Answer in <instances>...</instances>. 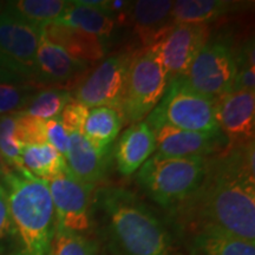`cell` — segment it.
Wrapping results in <instances>:
<instances>
[{"label": "cell", "instance_id": "cell-1", "mask_svg": "<svg viewBox=\"0 0 255 255\" xmlns=\"http://www.w3.org/2000/svg\"><path fill=\"white\" fill-rule=\"evenodd\" d=\"M197 231H218L255 242L254 142L208 161L196 193L176 209Z\"/></svg>", "mask_w": 255, "mask_h": 255}, {"label": "cell", "instance_id": "cell-2", "mask_svg": "<svg viewBox=\"0 0 255 255\" xmlns=\"http://www.w3.org/2000/svg\"><path fill=\"white\" fill-rule=\"evenodd\" d=\"M95 203L117 255H174L164 223L131 191L103 188Z\"/></svg>", "mask_w": 255, "mask_h": 255}, {"label": "cell", "instance_id": "cell-3", "mask_svg": "<svg viewBox=\"0 0 255 255\" xmlns=\"http://www.w3.org/2000/svg\"><path fill=\"white\" fill-rule=\"evenodd\" d=\"M2 180L19 242L14 255H51L56 218L49 182L15 169Z\"/></svg>", "mask_w": 255, "mask_h": 255}, {"label": "cell", "instance_id": "cell-4", "mask_svg": "<svg viewBox=\"0 0 255 255\" xmlns=\"http://www.w3.org/2000/svg\"><path fill=\"white\" fill-rule=\"evenodd\" d=\"M208 161L203 157H169L152 154L138 169L137 182L164 209H177L199 189Z\"/></svg>", "mask_w": 255, "mask_h": 255}, {"label": "cell", "instance_id": "cell-5", "mask_svg": "<svg viewBox=\"0 0 255 255\" xmlns=\"http://www.w3.org/2000/svg\"><path fill=\"white\" fill-rule=\"evenodd\" d=\"M145 122L155 130L162 124L194 132L220 133L216 101L193 90L183 78L169 82L167 90Z\"/></svg>", "mask_w": 255, "mask_h": 255}, {"label": "cell", "instance_id": "cell-6", "mask_svg": "<svg viewBox=\"0 0 255 255\" xmlns=\"http://www.w3.org/2000/svg\"><path fill=\"white\" fill-rule=\"evenodd\" d=\"M168 77L155 46L132 55L121 105L124 122H141L163 98Z\"/></svg>", "mask_w": 255, "mask_h": 255}, {"label": "cell", "instance_id": "cell-7", "mask_svg": "<svg viewBox=\"0 0 255 255\" xmlns=\"http://www.w3.org/2000/svg\"><path fill=\"white\" fill-rule=\"evenodd\" d=\"M237 72V53L232 44L222 38L209 37L181 78L193 90L218 101L232 91Z\"/></svg>", "mask_w": 255, "mask_h": 255}, {"label": "cell", "instance_id": "cell-8", "mask_svg": "<svg viewBox=\"0 0 255 255\" xmlns=\"http://www.w3.org/2000/svg\"><path fill=\"white\" fill-rule=\"evenodd\" d=\"M131 57L129 53H120L103 60L76 87L72 100L89 109L110 107L121 111Z\"/></svg>", "mask_w": 255, "mask_h": 255}, {"label": "cell", "instance_id": "cell-9", "mask_svg": "<svg viewBox=\"0 0 255 255\" xmlns=\"http://www.w3.org/2000/svg\"><path fill=\"white\" fill-rule=\"evenodd\" d=\"M47 182L55 208L56 229L85 234L91 227L94 188L79 182L69 170Z\"/></svg>", "mask_w": 255, "mask_h": 255}, {"label": "cell", "instance_id": "cell-10", "mask_svg": "<svg viewBox=\"0 0 255 255\" xmlns=\"http://www.w3.org/2000/svg\"><path fill=\"white\" fill-rule=\"evenodd\" d=\"M209 37L208 24H175L163 39L154 45L167 73L168 82L186 75Z\"/></svg>", "mask_w": 255, "mask_h": 255}, {"label": "cell", "instance_id": "cell-11", "mask_svg": "<svg viewBox=\"0 0 255 255\" xmlns=\"http://www.w3.org/2000/svg\"><path fill=\"white\" fill-rule=\"evenodd\" d=\"M89 66L90 64L72 58L40 33L36 64L31 79L40 87L43 85L70 91L87 76Z\"/></svg>", "mask_w": 255, "mask_h": 255}, {"label": "cell", "instance_id": "cell-12", "mask_svg": "<svg viewBox=\"0 0 255 255\" xmlns=\"http://www.w3.org/2000/svg\"><path fill=\"white\" fill-rule=\"evenodd\" d=\"M39 39L40 28L8 12H0V55L26 78L33 73Z\"/></svg>", "mask_w": 255, "mask_h": 255}, {"label": "cell", "instance_id": "cell-13", "mask_svg": "<svg viewBox=\"0 0 255 255\" xmlns=\"http://www.w3.org/2000/svg\"><path fill=\"white\" fill-rule=\"evenodd\" d=\"M220 131L228 148L254 142L255 91H231L216 101Z\"/></svg>", "mask_w": 255, "mask_h": 255}, {"label": "cell", "instance_id": "cell-14", "mask_svg": "<svg viewBox=\"0 0 255 255\" xmlns=\"http://www.w3.org/2000/svg\"><path fill=\"white\" fill-rule=\"evenodd\" d=\"M156 152L169 157H203L221 151L227 139L220 133L186 131L162 124L154 130Z\"/></svg>", "mask_w": 255, "mask_h": 255}, {"label": "cell", "instance_id": "cell-15", "mask_svg": "<svg viewBox=\"0 0 255 255\" xmlns=\"http://www.w3.org/2000/svg\"><path fill=\"white\" fill-rule=\"evenodd\" d=\"M173 7L174 1L169 0H138L132 2L129 19L143 49L158 44L174 27Z\"/></svg>", "mask_w": 255, "mask_h": 255}, {"label": "cell", "instance_id": "cell-16", "mask_svg": "<svg viewBox=\"0 0 255 255\" xmlns=\"http://www.w3.org/2000/svg\"><path fill=\"white\" fill-rule=\"evenodd\" d=\"M40 33L50 43L59 46L79 62L87 64L98 62L107 52L105 40L102 38L56 21L41 27Z\"/></svg>", "mask_w": 255, "mask_h": 255}, {"label": "cell", "instance_id": "cell-17", "mask_svg": "<svg viewBox=\"0 0 255 255\" xmlns=\"http://www.w3.org/2000/svg\"><path fill=\"white\" fill-rule=\"evenodd\" d=\"M156 151L155 132L145 121L133 123L120 137L115 150L117 170L124 176L136 173Z\"/></svg>", "mask_w": 255, "mask_h": 255}, {"label": "cell", "instance_id": "cell-18", "mask_svg": "<svg viewBox=\"0 0 255 255\" xmlns=\"http://www.w3.org/2000/svg\"><path fill=\"white\" fill-rule=\"evenodd\" d=\"M105 157L107 155L95 149L83 132L69 133L66 165L70 174L81 183L95 188L104 175Z\"/></svg>", "mask_w": 255, "mask_h": 255}, {"label": "cell", "instance_id": "cell-19", "mask_svg": "<svg viewBox=\"0 0 255 255\" xmlns=\"http://www.w3.org/2000/svg\"><path fill=\"white\" fill-rule=\"evenodd\" d=\"M123 124L124 120L120 110L110 107L91 108L84 124L83 135L95 149L107 155Z\"/></svg>", "mask_w": 255, "mask_h": 255}, {"label": "cell", "instance_id": "cell-20", "mask_svg": "<svg viewBox=\"0 0 255 255\" xmlns=\"http://www.w3.org/2000/svg\"><path fill=\"white\" fill-rule=\"evenodd\" d=\"M55 23V21H53ZM56 23L78 28L105 40L114 32L116 21L104 9L83 5L78 0L68 1L65 9Z\"/></svg>", "mask_w": 255, "mask_h": 255}, {"label": "cell", "instance_id": "cell-21", "mask_svg": "<svg viewBox=\"0 0 255 255\" xmlns=\"http://www.w3.org/2000/svg\"><path fill=\"white\" fill-rule=\"evenodd\" d=\"M194 255H255V242L218 231L194 232Z\"/></svg>", "mask_w": 255, "mask_h": 255}, {"label": "cell", "instance_id": "cell-22", "mask_svg": "<svg viewBox=\"0 0 255 255\" xmlns=\"http://www.w3.org/2000/svg\"><path fill=\"white\" fill-rule=\"evenodd\" d=\"M20 156L24 170L40 180L50 181L68 170L65 157L49 143L24 145Z\"/></svg>", "mask_w": 255, "mask_h": 255}, {"label": "cell", "instance_id": "cell-23", "mask_svg": "<svg viewBox=\"0 0 255 255\" xmlns=\"http://www.w3.org/2000/svg\"><path fill=\"white\" fill-rule=\"evenodd\" d=\"M240 6L227 0H177L174 1L175 24H210Z\"/></svg>", "mask_w": 255, "mask_h": 255}, {"label": "cell", "instance_id": "cell-24", "mask_svg": "<svg viewBox=\"0 0 255 255\" xmlns=\"http://www.w3.org/2000/svg\"><path fill=\"white\" fill-rule=\"evenodd\" d=\"M68 1L64 0H18L5 2L4 11L25 23L41 28L60 17Z\"/></svg>", "mask_w": 255, "mask_h": 255}, {"label": "cell", "instance_id": "cell-25", "mask_svg": "<svg viewBox=\"0 0 255 255\" xmlns=\"http://www.w3.org/2000/svg\"><path fill=\"white\" fill-rule=\"evenodd\" d=\"M71 100V91L57 88H45L34 92L24 111L34 119L46 122L58 119L65 105Z\"/></svg>", "mask_w": 255, "mask_h": 255}, {"label": "cell", "instance_id": "cell-26", "mask_svg": "<svg viewBox=\"0 0 255 255\" xmlns=\"http://www.w3.org/2000/svg\"><path fill=\"white\" fill-rule=\"evenodd\" d=\"M51 255H98V245L87 234L56 229Z\"/></svg>", "mask_w": 255, "mask_h": 255}, {"label": "cell", "instance_id": "cell-27", "mask_svg": "<svg viewBox=\"0 0 255 255\" xmlns=\"http://www.w3.org/2000/svg\"><path fill=\"white\" fill-rule=\"evenodd\" d=\"M21 146L15 137V113L0 115V155L7 165L24 170L21 165Z\"/></svg>", "mask_w": 255, "mask_h": 255}, {"label": "cell", "instance_id": "cell-28", "mask_svg": "<svg viewBox=\"0 0 255 255\" xmlns=\"http://www.w3.org/2000/svg\"><path fill=\"white\" fill-rule=\"evenodd\" d=\"M15 137L21 146L47 143L45 121L34 119L25 111L15 113Z\"/></svg>", "mask_w": 255, "mask_h": 255}, {"label": "cell", "instance_id": "cell-29", "mask_svg": "<svg viewBox=\"0 0 255 255\" xmlns=\"http://www.w3.org/2000/svg\"><path fill=\"white\" fill-rule=\"evenodd\" d=\"M34 92L31 85L0 84V115L24 111Z\"/></svg>", "mask_w": 255, "mask_h": 255}, {"label": "cell", "instance_id": "cell-30", "mask_svg": "<svg viewBox=\"0 0 255 255\" xmlns=\"http://www.w3.org/2000/svg\"><path fill=\"white\" fill-rule=\"evenodd\" d=\"M89 110L90 109L85 105L73 100L65 105L62 114H60L59 120L68 133L83 132L84 124L88 119Z\"/></svg>", "mask_w": 255, "mask_h": 255}, {"label": "cell", "instance_id": "cell-31", "mask_svg": "<svg viewBox=\"0 0 255 255\" xmlns=\"http://www.w3.org/2000/svg\"><path fill=\"white\" fill-rule=\"evenodd\" d=\"M15 238L13 222L9 214L7 195L4 186H0V253L9 239Z\"/></svg>", "mask_w": 255, "mask_h": 255}, {"label": "cell", "instance_id": "cell-32", "mask_svg": "<svg viewBox=\"0 0 255 255\" xmlns=\"http://www.w3.org/2000/svg\"><path fill=\"white\" fill-rule=\"evenodd\" d=\"M46 139L50 145H52L57 151H59L65 157L66 149L69 143V133L63 127L62 122L58 119H53L45 122Z\"/></svg>", "mask_w": 255, "mask_h": 255}, {"label": "cell", "instance_id": "cell-33", "mask_svg": "<svg viewBox=\"0 0 255 255\" xmlns=\"http://www.w3.org/2000/svg\"><path fill=\"white\" fill-rule=\"evenodd\" d=\"M232 91H255V65L239 66Z\"/></svg>", "mask_w": 255, "mask_h": 255}, {"label": "cell", "instance_id": "cell-34", "mask_svg": "<svg viewBox=\"0 0 255 255\" xmlns=\"http://www.w3.org/2000/svg\"><path fill=\"white\" fill-rule=\"evenodd\" d=\"M25 76L0 66V84H20L25 82Z\"/></svg>", "mask_w": 255, "mask_h": 255}, {"label": "cell", "instance_id": "cell-35", "mask_svg": "<svg viewBox=\"0 0 255 255\" xmlns=\"http://www.w3.org/2000/svg\"><path fill=\"white\" fill-rule=\"evenodd\" d=\"M9 170H11V168L8 167L7 163L4 161V158L0 155V178H4L9 173Z\"/></svg>", "mask_w": 255, "mask_h": 255}, {"label": "cell", "instance_id": "cell-36", "mask_svg": "<svg viewBox=\"0 0 255 255\" xmlns=\"http://www.w3.org/2000/svg\"><path fill=\"white\" fill-rule=\"evenodd\" d=\"M0 66H2V68H6V69H9V70H12V71H15V72H18L17 70H15L14 66L12 65V64L9 63L8 60L6 59L5 57L2 56V55H0ZM18 73H20V72H18Z\"/></svg>", "mask_w": 255, "mask_h": 255}, {"label": "cell", "instance_id": "cell-37", "mask_svg": "<svg viewBox=\"0 0 255 255\" xmlns=\"http://www.w3.org/2000/svg\"><path fill=\"white\" fill-rule=\"evenodd\" d=\"M4 5H5V2H0V9L4 7Z\"/></svg>", "mask_w": 255, "mask_h": 255}]
</instances>
